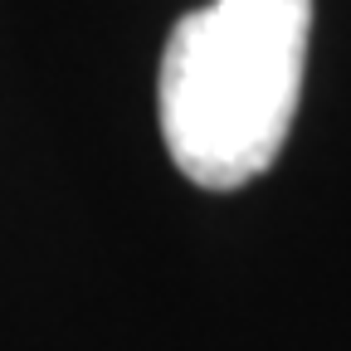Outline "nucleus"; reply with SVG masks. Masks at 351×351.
Segmentation results:
<instances>
[{
	"label": "nucleus",
	"mask_w": 351,
	"mask_h": 351,
	"mask_svg": "<svg viewBox=\"0 0 351 351\" xmlns=\"http://www.w3.org/2000/svg\"><path fill=\"white\" fill-rule=\"evenodd\" d=\"M313 0H210L176 20L156 112L176 171L200 191H239L263 176L298 117Z\"/></svg>",
	"instance_id": "1"
}]
</instances>
